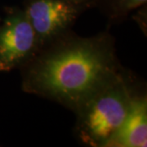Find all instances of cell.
<instances>
[{"label": "cell", "instance_id": "cell-4", "mask_svg": "<svg viewBox=\"0 0 147 147\" xmlns=\"http://www.w3.org/2000/svg\"><path fill=\"white\" fill-rule=\"evenodd\" d=\"M23 10L34 30L38 50L69 31L84 11L66 0H26Z\"/></svg>", "mask_w": 147, "mask_h": 147}, {"label": "cell", "instance_id": "cell-6", "mask_svg": "<svg viewBox=\"0 0 147 147\" xmlns=\"http://www.w3.org/2000/svg\"><path fill=\"white\" fill-rule=\"evenodd\" d=\"M147 0H108L109 15L112 20L126 16L130 11L145 5Z\"/></svg>", "mask_w": 147, "mask_h": 147}, {"label": "cell", "instance_id": "cell-1", "mask_svg": "<svg viewBox=\"0 0 147 147\" xmlns=\"http://www.w3.org/2000/svg\"><path fill=\"white\" fill-rule=\"evenodd\" d=\"M21 69L25 92L74 112L122 70L115 40L106 32L91 37L67 32L38 50Z\"/></svg>", "mask_w": 147, "mask_h": 147}, {"label": "cell", "instance_id": "cell-8", "mask_svg": "<svg viewBox=\"0 0 147 147\" xmlns=\"http://www.w3.org/2000/svg\"><path fill=\"white\" fill-rule=\"evenodd\" d=\"M1 19H2V18H1V16H0V21H1Z\"/></svg>", "mask_w": 147, "mask_h": 147}, {"label": "cell", "instance_id": "cell-3", "mask_svg": "<svg viewBox=\"0 0 147 147\" xmlns=\"http://www.w3.org/2000/svg\"><path fill=\"white\" fill-rule=\"evenodd\" d=\"M34 30L23 9H7L0 21V72L21 68L38 53Z\"/></svg>", "mask_w": 147, "mask_h": 147}, {"label": "cell", "instance_id": "cell-5", "mask_svg": "<svg viewBox=\"0 0 147 147\" xmlns=\"http://www.w3.org/2000/svg\"><path fill=\"white\" fill-rule=\"evenodd\" d=\"M147 146V97L134 93L121 125L105 147H146Z\"/></svg>", "mask_w": 147, "mask_h": 147}, {"label": "cell", "instance_id": "cell-2", "mask_svg": "<svg viewBox=\"0 0 147 147\" xmlns=\"http://www.w3.org/2000/svg\"><path fill=\"white\" fill-rule=\"evenodd\" d=\"M135 92L119 71L92 94L75 110V134L91 147H105L123 121Z\"/></svg>", "mask_w": 147, "mask_h": 147}, {"label": "cell", "instance_id": "cell-7", "mask_svg": "<svg viewBox=\"0 0 147 147\" xmlns=\"http://www.w3.org/2000/svg\"><path fill=\"white\" fill-rule=\"evenodd\" d=\"M66 1L73 3L84 11L88 7H90L92 5H94L98 0H66Z\"/></svg>", "mask_w": 147, "mask_h": 147}]
</instances>
